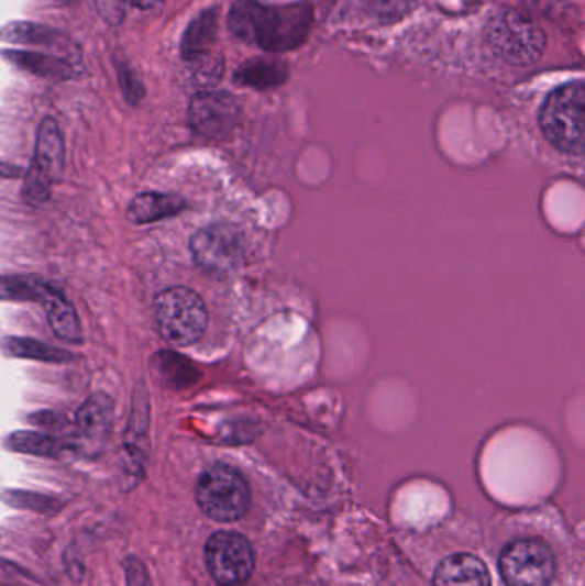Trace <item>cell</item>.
I'll use <instances>...</instances> for the list:
<instances>
[{
  "label": "cell",
  "instance_id": "cell-1",
  "mask_svg": "<svg viewBox=\"0 0 585 586\" xmlns=\"http://www.w3.org/2000/svg\"><path fill=\"white\" fill-rule=\"evenodd\" d=\"M229 30L235 38L268 54L296 51L308 40L312 8L308 2L263 5L256 0H235L229 12Z\"/></svg>",
  "mask_w": 585,
  "mask_h": 586
},
{
  "label": "cell",
  "instance_id": "cell-4",
  "mask_svg": "<svg viewBox=\"0 0 585 586\" xmlns=\"http://www.w3.org/2000/svg\"><path fill=\"white\" fill-rule=\"evenodd\" d=\"M153 318L165 342L176 346L192 345L207 331V303L191 288H167L153 302Z\"/></svg>",
  "mask_w": 585,
  "mask_h": 586
},
{
  "label": "cell",
  "instance_id": "cell-7",
  "mask_svg": "<svg viewBox=\"0 0 585 586\" xmlns=\"http://www.w3.org/2000/svg\"><path fill=\"white\" fill-rule=\"evenodd\" d=\"M554 571L553 551L539 539L514 540L499 555V573L508 586H548Z\"/></svg>",
  "mask_w": 585,
  "mask_h": 586
},
{
  "label": "cell",
  "instance_id": "cell-13",
  "mask_svg": "<svg viewBox=\"0 0 585 586\" xmlns=\"http://www.w3.org/2000/svg\"><path fill=\"white\" fill-rule=\"evenodd\" d=\"M219 38V12L217 9H208L189 23L180 40V54L184 60L211 54Z\"/></svg>",
  "mask_w": 585,
  "mask_h": 586
},
{
  "label": "cell",
  "instance_id": "cell-18",
  "mask_svg": "<svg viewBox=\"0 0 585 586\" xmlns=\"http://www.w3.org/2000/svg\"><path fill=\"white\" fill-rule=\"evenodd\" d=\"M152 367L158 374V379L170 388H188L195 385L199 376L195 365L176 352H161L153 358Z\"/></svg>",
  "mask_w": 585,
  "mask_h": 586
},
{
  "label": "cell",
  "instance_id": "cell-12",
  "mask_svg": "<svg viewBox=\"0 0 585 586\" xmlns=\"http://www.w3.org/2000/svg\"><path fill=\"white\" fill-rule=\"evenodd\" d=\"M289 78V64L275 55H262L241 64L235 70L234 81L253 90H269L284 85Z\"/></svg>",
  "mask_w": 585,
  "mask_h": 586
},
{
  "label": "cell",
  "instance_id": "cell-24",
  "mask_svg": "<svg viewBox=\"0 0 585 586\" xmlns=\"http://www.w3.org/2000/svg\"><path fill=\"white\" fill-rule=\"evenodd\" d=\"M118 76L125 101L133 107L140 106L145 98V88H143V82L140 81L136 73L131 69L130 64L118 63Z\"/></svg>",
  "mask_w": 585,
  "mask_h": 586
},
{
  "label": "cell",
  "instance_id": "cell-16",
  "mask_svg": "<svg viewBox=\"0 0 585 586\" xmlns=\"http://www.w3.org/2000/svg\"><path fill=\"white\" fill-rule=\"evenodd\" d=\"M186 208L183 198L162 192H143L136 196L128 210V217L136 225L161 222L164 218L174 217Z\"/></svg>",
  "mask_w": 585,
  "mask_h": 586
},
{
  "label": "cell",
  "instance_id": "cell-2",
  "mask_svg": "<svg viewBox=\"0 0 585 586\" xmlns=\"http://www.w3.org/2000/svg\"><path fill=\"white\" fill-rule=\"evenodd\" d=\"M484 36L493 54L510 66H532L547 48V33L538 21L514 8L493 12Z\"/></svg>",
  "mask_w": 585,
  "mask_h": 586
},
{
  "label": "cell",
  "instance_id": "cell-19",
  "mask_svg": "<svg viewBox=\"0 0 585 586\" xmlns=\"http://www.w3.org/2000/svg\"><path fill=\"white\" fill-rule=\"evenodd\" d=\"M0 38L12 43H30V45H45V47H57L67 40H60V33L52 27L38 23H27V21H16L0 27Z\"/></svg>",
  "mask_w": 585,
  "mask_h": 586
},
{
  "label": "cell",
  "instance_id": "cell-17",
  "mask_svg": "<svg viewBox=\"0 0 585 586\" xmlns=\"http://www.w3.org/2000/svg\"><path fill=\"white\" fill-rule=\"evenodd\" d=\"M113 401L106 392H95L76 413V423L82 435L100 439L112 425Z\"/></svg>",
  "mask_w": 585,
  "mask_h": 586
},
{
  "label": "cell",
  "instance_id": "cell-3",
  "mask_svg": "<svg viewBox=\"0 0 585 586\" xmlns=\"http://www.w3.org/2000/svg\"><path fill=\"white\" fill-rule=\"evenodd\" d=\"M539 125L554 148L569 155H582L585 140L584 82H569L548 95L539 112Z\"/></svg>",
  "mask_w": 585,
  "mask_h": 586
},
{
  "label": "cell",
  "instance_id": "cell-5",
  "mask_svg": "<svg viewBox=\"0 0 585 586\" xmlns=\"http://www.w3.org/2000/svg\"><path fill=\"white\" fill-rule=\"evenodd\" d=\"M201 511L217 521H238L246 515L251 490L246 478L229 465L210 466L196 484Z\"/></svg>",
  "mask_w": 585,
  "mask_h": 586
},
{
  "label": "cell",
  "instance_id": "cell-14",
  "mask_svg": "<svg viewBox=\"0 0 585 586\" xmlns=\"http://www.w3.org/2000/svg\"><path fill=\"white\" fill-rule=\"evenodd\" d=\"M2 55L8 58L9 63L40 78L69 79L75 76V64L60 55L40 54V52L32 51H5Z\"/></svg>",
  "mask_w": 585,
  "mask_h": 586
},
{
  "label": "cell",
  "instance_id": "cell-15",
  "mask_svg": "<svg viewBox=\"0 0 585 586\" xmlns=\"http://www.w3.org/2000/svg\"><path fill=\"white\" fill-rule=\"evenodd\" d=\"M42 306H44L52 331L63 342L70 343V345L82 342L81 322H79L75 307L60 291L52 287L42 300Z\"/></svg>",
  "mask_w": 585,
  "mask_h": 586
},
{
  "label": "cell",
  "instance_id": "cell-10",
  "mask_svg": "<svg viewBox=\"0 0 585 586\" xmlns=\"http://www.w3.org/2000/svg\"><path fill=\"white\" fill-rule=\"evenodd\" d=\"M241 107L225 91H199L189 106V124L198 136L219 140L238 125Z\"/></svg>",
  "mask_w": 585,
  "mask_h": 586
},
{
  "label": "cell",
  "instance_id": "cell-8",
  "mask_svg": "<svg viewBox=\"0 0 585 586\" xmlns=\"http://www.w3.org/2000/svg\"><path fill=\"white\" fill-rule=\"evenodd\" d=\"M191 254L199 269L222 278L238 272L244 263V237L235 226H205L192 235Z\"/></svg>",
  "mask_w": 585,
  "mask_h": 586
},
{
  "label": "cell",
  "instance_id": "cell-22",
  "mask_svg": "<svg viewBox=\"0 0 585 586\" xmlns=\"http://www.w3.org/2000/svg\"><path fill=\"white\" fill-rule=\"evenodd\" d=\"M186 64L189 66L192 81L203 91L213 88L223 76V58L219 54H213V52L192 58Z\"/></svg>",
  "mask_w": 585,
  "mask_h": 586
},
{
  "label": "cell",
  "instance_id": "cell-28",
  "mask_svg": "<svg viewBox=\"0 0 585 586\" xmlns=\"http://www.w3.org/2000/svg\"><path fill=\"white\" fill-rule=\"evenodd\" d=\"M5 170H12V168L5 167V165L0 164V175H4V177H8V174H5Z\"/></svg>",
  "mask_w": 585,
  "mask_h": 586
},
{
  "label": "cell",
  "instance_id": "cell-9",
  "mask_svg": "<svg viewBox=\"0 0 585 586\" xmlns=\"http://www.w3.org/2000/svg\"><path fill=\"white\" fill-rule=\"evenodd\" d=\"M208 571L223 586L246 582L254 570V552L244 537L235 532H217L205 548Z\"/></svg>",
  "mask_w": 585,
  "mask_h": 586
},
{
  "label": "cell",
  "instance_id": "cell-25",
  "mask_svg": "<svg viewBox=\"0 0 585 586\" xmlns=\"http://www.w3.org/2000/svg\"><path fill=\"white\" fill-rule=\"evenodd\" d=\"M98 14L110 26H121L125 20L128 0H95Z\"/></svg>",
  "mask_w": 585,
  "mask_h": 586
},
{
  "label": "cell",
  "instance_id": "cell-6",
  "mask_svg": "<svg viewBox=\"0 0 585 586\" xmlns=\"http://www.w3.org/2000/svg\"><path fill=\"white\" fill-rule=\"evenodd\" d=\"M66 159V144L60 128L47 117L36 133L35 156L24 179L23 196L30 204H42L51 198L52 187L59 183Z\"/></svg>",
  "mask_w": 585,
  "mask_h": 586
},
{
  "label": "cell",
  "instance_id": "cell-11",
  "mask_svg": "<svg viewBox=\"0 0 585 586\" xmlns=\"http://www.w3.org/2000/svg\"><path fill=\"white\" fill-rule=\"evenodd\" d=\"M434 586H492L488 570L476 555L455 554L441 561Z\"/></svg>",
  "mask_w": 585,
  "mask_h": 586
},
{
  "label": "cell",
  "instance_id": "cell-27",
  "mask_svg": "<svg viewBox=\"0 0 585 586\" xmlns=\"http://www.w3.org/2000/svg\"><path fill=\"white\" fill-rule=\"evenodd\" d=\"M162 0H131L134 8L143 9V11H152L156 5L161 4Z\"/></svg>",
  "mask_w": 585,
  "mask_h": 586
},
{
  "label": "cell",
  "instance_id": "cell-21",
  "mask_svg": "<svg viewBox=\"0 0 585 586\" xmlns=\"http://www.w3.org/2000/svg\"><path fill=\"white\" fill-rule=\"evenodd\" d=\"M51 288V285L32 276H0V300H33L42 303Z\"/></svg>",
  "mask_w": 585,
  "mask_h": 586
},
{
  "label": "cell",
  "instance_id": "cell-23",
  "mask_svg": "<svg viewBox=\"0 0 585 586\" xmlns=\"http://www.w3.org/2000/svg\"><path fill=\"white\" fill-rule=\"evenodd\" d=\"M8 446L20 453L30 454H51L59 453L60 446L55 439L48 435L36 434V432H14L9 435Z\"/></svg>",
  "mask_w": 585,
  "mask_h": 586
},
{
  "label": "cell",
  "instance_id": "cell-20",
  "mask_svg": "<svg viewBox=\"0 0 585 586\" xmlns=\"http://www.w3.org/2000/svg\"><path fill=\"white\" fill-rule=\"evenodd\" d=\"M0 350L11 357L30 358V361L67 362L73 358L69 352L52 349L51 345L30 339H4Z\"/></svg>",
  "mask_w": 585,
  "mask_h": 586
},
{
  "label": "cell",
  "instance_id": "cell-26",
  "mask_svg": "<svg viewBox=\"0 0 585 586\" xmlns=\"http://www.w3.org/2000/svg\"><path fill=\"white\" fill-rule=\"evenodd\" d=\"M128 576H130V582H143V579L146 578V573L143 571V567H141V564L137 563H130L128 564Z\"/></svg>",
  "mask_w": 585,
  "mask_h": 586
}]
</instances>
